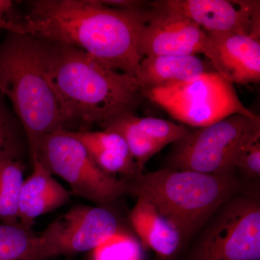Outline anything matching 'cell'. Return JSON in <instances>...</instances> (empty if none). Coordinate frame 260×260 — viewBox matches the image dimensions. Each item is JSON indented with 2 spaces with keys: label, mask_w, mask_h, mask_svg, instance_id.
Instances as JSON below:
<instances>
[{
  "label": "cell",
  "mask_w": 260,
  "mask_h": 260,
  "mask_svg": "<svg viewBox=\"0 0 260 260\" xmlns=\"http://www.w3.org/2000/svg\"><path fill=\"white\" fill-rule=\"evenodd\" d=\"M148 4L121 9L100 0L32 1L19 21L18 34L69 44L138 79L143 59L138 51V37Z\"/></svg>",
  "instance_id": "obj_1"
},
{
  "label": "cell",
  "mask_w": 260,
  "mask_h": 260,
  "mask_svg": "<svg viewBox=\"0 0 260 260\" xmlns=\"http://www.w3.org/2000/svg\"><path fill=\"white\" fill-rule=\"evenodd\" d=\"M42 41L43 69L68 124L102 125L135 114L145 98L136 78L64 43Z\"/></svg>",
  "instance_id": "obj_2"
},
{
  "label": "cell",
  "mask_w": 260,
  "mask_h": 260,
  "mask_svg": "<svg viewBox=\"0 0 260 260\" xmlns=\"http://www.w3.org/2000/svg\"><path fill=\"white\" fill-rule=\"evenodd\" d=\"M0 93L13 104L35 161L41 140L68 125L44 76L40 39L10 32L0 44Z\"/></svg>",
  "instance_id": "obj_3"
},
{
  "label": "cell",
  "mask_w": 260,
  "mask_h": 260,
  "mask_svg": "<svg viewBox=\"0 0 260 260\" xmlns=\"http://www.w3.org/2000/svg\"><path fill=\"white\" fill-rule=\"evenodd\" d=\"M124 180L131 186V194L147 200L177 229L181 242L241 191L234 173L215 175L167 168Z\"/></svg>",
  "instance_id": "obj_4"
},
{
  "label": "cell",
  "mask_w": 260,
  "mask_h": 260,
  "mask_svg": "<svg viewBox=\"0 0 260 260\" xmlns=\"http://www.w3.org/2000/svg\"><path fill=\"white\" fill-rule=\"evenodd\" d=\"M143 95L181 123L204 127L234 114L259 116L246 109L234 85L216 72L189 81L142 88Z\"/></svg>",
  "instance_id": "obj_5"
},
{
  "label": "cell",
  "mask_w": 260,
  "mask_h": 260,
  "mask_svg": "<svg viewBox=\"0 0 260 260\" xmlns=\"http://www.w3.org/2000/svg\"><path fill=\"white\" fill-rule=\"evenodd\" d=\"M52 175L64 179L74 194L107 208L116 200L131 194V186L102 170L81 143L66 129L44 136L37 158Z\"/></svg>",
  "instance_id": "obj_6"
},
{
  "label": "cell",
  "mask_w": 260,
  "mask_h": 260,
  "mask_svg": "<svg viewBox=\"0 0 260 260\" xmlns=\"http://www.w3.org/2000/svg\"><path fill=\"white\" fill-rule=\"evenodd\" d=\"M260 135V119L234 114L189 132L177 142L169 169L206 174H232L241 148Z\"/></svg>",
  "instance_id": "obj_7"
},
{
  "label": "cell",
  "mask_w": 260,
  "mask_h": 260,
  "mask_svg": "<svg viewBox=\"0 0 260 260\" xmlns=\"http://www.w3.org/2000/svg\"><path fill=\"white\" fill-rule=\"evenodd\" d=\"M191 260H260V203L239 192L210 218Z\"/></svg>",
  "instance_id": "obj_8"
},
{
  "label": "cell",
  "mask_w": 260,
  "mask_h": 260,
  "mask_svg": "<svg viewBox=\"0 0 260 260\" xmlns=\"http://www.w3.org/2000/svg\"><path fill=\"white\" fill-rule=\"evenodd\" d=\"M121 229L104 207H75L43 232L47 259L93 251Z\"/></svg>",
  "instance_id": "obj_9"
},
{
  "label": "cell",
  "mask_w": 260,
  "mask_h": 260,
  "mask_svg": "<svg viewBox=\"0 0 260 260\" xmlns=\"http://www.w3.org/2000/svg\"><path fill=\"white\" fill-rule=\"evenodd\" d=\"M150 5L189 19L206 32H233L259 40V1L160 0Z\"/></svg>",
  "instance_id": "obj_10"
},
{
  "label": "cell",
  "mask_w": 260,
  "mask_h": 260,
  "mask_svg": "<svg viewBox=\"0 0 260 260\" xmlns=\"http://www.w3.org/2000/svg\"><path fill=\"white\" fill-rule=\"evenodd\" d=\"M209 39L194 22L175 13L157 9L148 3L145 22L140 29L138 51L150 55L206 54Z\"/></svg>",
  "instance_id": "obj_11"
},
{
  "label": "cell",
  "mask_w": 260,
  "mask_h": 260,
  "mask_svg": "<svg viewBox=\"0 0 260 260\" xmlns=\"http://www.w3.org/2000/svg\"><path fill=\"white\" fill-rule=\"evenodd\" d=\"M206 32L209 44L205 56L216 73L232 84L259 83V40L233 32Z\"/></svg>",
  "instance_id": "obj_12"
},
{
  "label": "cell",
  "mask_w": 260,
  "mask_h": 260,
  "mask_svg": "<svg viewBox=\"0 0 260 260\" xmlns=\"http://www.w3.org/2000/svg\"><path fill=\"white\" fill-rule=\"evenodd\" d=\"M34 171L24 180L18 198V215L20 225L32 229L36 219L60 208L71 193L53 177L39 160L32 162Z\"/></svg>",
  "instance_id": "obj_13"
},
{
  "label": "cell",
  "mask_w": 260,
  "mask_h": 260,
  "mask_svg": "<svg viewBox=\"0 0 260 260\" xmlns=\"http://www.w3.org/2000/svg\"><path fill=\"white\" fill-rule=\"evenodd\" d=\"M66 130L79 140L98 167L107 174H120L123 179L141 174L126 142L117 133L106 130Z\"/></svg>",
  "instance_id": "obj_14"
},
{
  "label": "cell",
  "mask_w": 260,
  "mask_h": 260,
  "mask_svg": "<svg viewBox=\"0 0 260 260\" xmlns=\"http://www.w3.org/2000/svg\"><path fill=\"white\" fill-rule=\"evenodd\" d=\"M215 72L209 61L198 55H150L140 61L138 78L141 88H157L194 80Z\"/></svg>",
  "instance_id": "obj_15"
},
{
  "label": "cell",
  "mask_w": 260,
  "mask_h": 260,
  "mask_svg": "<svg viewBox=\"0 0 260 260\" xmlns=\"http://www.w3.org/2000/svg\"><path fill=\"white\" fill-rule=\"evenodd\" d=\"M129 220L143 244L162 259L174 255L182 244L177 229L147 200L138 198Z\"/></svg>",
  "instance_id": "obj_16"
},
{
  "label": "cell",
  "mask_w": 260,
  "mask_h": 260,
  "mask_svg": "<svg viewBox=\"0 0 260 260\" xmlns=\"http://www.w3.org/2000/svg\"><path fill=\"white\" fill-rule=\"evenodd\" d=\"M0 260H47L44 236L20 223H0Z\"/></svg>",
  "instance_id": "obj_17"
},
{
  "label": "cell",
  "mask_w": 260,
  "mask_h": 260,
  "mask_svg": "<svg viewBox=\"0 0 260 260\" xmlns=\"http://www.w3.org/2000/svg\"><path fill=\"white\" fill-rule=\"evenodd\" d=\"M135 114H124L101 125L106 131L114 132L122 137L128 145L140 172L143 173L145 164L162 150L137 122Z\"/></svg>",
  "instance_id": "obj_18"
},
{
  "label": "cell",
  "mask_w": 260,
  "mask_h": 260,
  "mask_svg": "<svg viewBox=\"0 0 260 260\" xmlns=\"http://www.w3.org/2000/svg\"><path fill=\"white\" fill-rule=\"evenodd\" d=\"M23 177V164L15 156L0 158V223L18 224V198Z\"/></svg>",
  "instance_id": "obj_19"
},
{
  "label": "cell",
  "mask_w": 260,
  "mask_h": 260,
  "mask_svg": "<svg viewBox=\"0 0 260 260\" xmlns=\"http://www.w3.org/2000/svg\"><path fill=\"white\" fill-rule=\"evenodd\" d=\"M92 251V260H143L140 243L122 230Z\"/></svg>",
  "instance_id": "obj_20"
},
{
  "label": "cell",
  "mask_w": 260,
  "mask_h": 260,
  "mask_svg": "<svg viewBox=\"0 0 260 260\" xmlns=\"http://www.w3.org/2000/svg\"><path fill=\"white\" fill-rule=\"evenodd\" d=\"M138 125L162 149L167 145L177 143L189 133V130L182 124L155 117L137 116Z\"/></svg>",
  "instance_id": "obj_21"
},
{
  "label": "cell",
  "mask_w": 260,
  "mask_h": 260,
  "mask_svg": "<svg viewBox=\"0 0 260 260\" xmlns=\"http://www.w3.org/2000/svg\"><path fill=\"white\" fill-rule=\"evenodd\" d=\"M233 167L250 178L259 177L260 135L243 145L234 158Z\"/></svg>",
  "instance_id": "obj_22"
},
{
  "label": "cell",
  "mask_w": 260,
  "mask_h": 260,
  "mask_svg": "<svg viewBox=\"0 0 260 260\" xmlns=\"http://www.w3.org/2000/svg\"><path fill=\"white\" fill-rule=\"evenodd\" d=\"M1 95L0 93V158L18 157V147L15 121L2 100Z\"/></svg>",
  "instance_id": "obj_23"
},
{
  "label": "cell",
  "mask_w": 260,
  "mask_h": 260,
  "mask_svg": "<svg viewBox=\"0 0 260 260\" xmlns=\"http://www.w3.org/2000/svg\"><path fill=\"white\" fill-rule=\"evenodd\" d=\"M13 10V2L10 0H0V28L5 29L10 32L18 31L19 20L12 18Z\"/></svg>",
  "instance_id": "obj_24"
},
{
  "label": "cell",
  "mask_w": 260,
  "mask_h": 260,
  "mask_svg": "<svg viewBox=\"0 0 260 260\" xmlns=\"http://www.w3.org/2000/svg\"><path fill=\"white\" fill-rule=\"evenodd\" d=\"M70 260H73V259H70Z\"/></svg>",
  "instance_id": "obj_25"
}]
</instances>
